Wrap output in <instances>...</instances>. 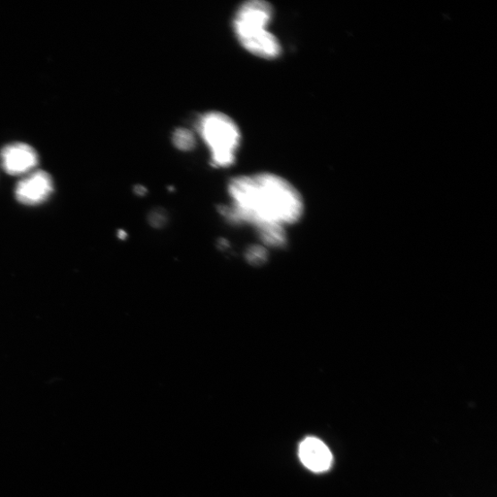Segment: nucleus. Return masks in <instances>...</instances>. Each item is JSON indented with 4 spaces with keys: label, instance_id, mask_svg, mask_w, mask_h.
Instances as JSON below:
<instances>
[{
    "label": "nucleus",
    "instance_id": "2",
    "mask_svg": "<svg viewBox=\"0 0 497 497\" xmlns=\"http://www.w3.org/2000/svg\"><path fill=\"white\" fill-rule=\"evenodd\" d=\"M272 17L273 8L269 3L252 0L241 6L234 20V29L241 45L264 59H275L282 53L279 41L268 30Z\"/></svg>",
    "mask_w": 497,
    "mask_h": 497
},
{
    "label": "nucleus",
    "instance_id": "5",
    "mask_svg": "<svg viewBox=\"0 0 497 497\" xmlns=\"http://www.w3.org/2000/svg\"><path fill=\"white\" fill-rule=\"evenodd\" d=\"M4 170L10 176L28 175L35 170L39 159V154L30 146L24 143H13L4 148L0 152Z\"/></svg>",
    "mask_w": 497,
    "mask_h": 497
},
{
    "label": "nucleus",
    "instance_id": "10",
    "mask_svg": "<svg viewBox=\"0 0 497 497\" xmlns=\"http://www.w3.org/2000/svg\"><path fill=\"white\" fill-rule=\"evenodd\" d=\"M118 236H119L120 239H124V237H125L124 232V231H120Z\"/></svg>",
    "mask_w": 497,
    "mask_h": 497
},
{
    "label": "nucleus",
    "instance_id": "8",
    "mask_svg": "<svg viewBox=\"0 0 497 497\" xmlns=\"http://www.w3.org/2000/svg\"><path fill=\"white\" fill-rule=\"evenodd\" d=\"M245 258L251 264L261 265L268 261L269 252L263 246L254 245L247 250Z\"/></svg>",
    "mask_w": 497,
    "mask_h": 497
},
{
    "label": "nucleus",
    "instance_id": "4",
    "mask_svg": "<svg viewBox=\"0 0 497 497\" xmlns=\"http://www.w3.org/2000/svg\"><path fill=\"white\" fill-rule=\"evenodd\" d=\"M54 191L53 179L45 171H33L21 179L15 189L17 201L26 206H38L47 201Z\"/></svg>",
    "mask_w": 497,
    "mask_h": 497
},
{
    "label": "nucleus",
    "instance_id": "1",
    "mask_svg": "<svg viewBox=\"0 0 497 497\" xmlns=\"http://www.w3.org/2000/svg\"><path fill=\"white\" fill-rule=\"evenodd\" d=\"M232 203L220 213L229 221L253 226L257 231L284 227L301 220L304 198L293 184L273 174L238 176L228 184Z\"/></svg>",
    "mask_w": 497,
    "mask_h": 497
},
{
    "label": "nucleus",
    "instance_id": "9",
    "mask_svg": "<svg viewBox=\"0 0 497 497\" xmlns=\"http://www.w3.org/2000/svg\"><path fill=\"white\" fill-rule=\"evenodd\" d=\"M136 193H139V194H144L146 193V190L142 186H138L136 188Z\"/></svg>",
    "mask_w": 497,
    "mask_h": 497
},
{
    "label": "nucleus",
    "instance_id": "6",
    "mask_svg": "<svg viewBox=\"0 0 497 497\" xmlns=\"http://www.w3.org/2000/svg\"><path fill=\"white\" fill-rule=\"evenodd\" d=\"M300 458L304 466L313 472L327 471L333 461L328 447L320 440L308 438L300 446Z\"/></svg>",
    "mask_w": 497,
    "mask_h": 497
},
{
    "label": "nucleus",
    "instance_id": "7",
    "mask_svg": "<svg viewBox=\"0 0 497 497\" xmlns=\"http://www.w3.org/2000/svg\"><path fill=\"white\" fill-rule=\"evenodd\" d=\"M174 145L183 151H189L195 147V138L186 128H178L174 133Z\"/></svg>",
    "mask_w": 497,
    "mask_h": 497
},
{
    "label": "nucleus",
    "instance_id": "3",
    "mask_svg": "<svg viewBox=\"0 0 497 497\" xmlns=\"http://www.w3.org/2000/svg\"><path fill=\"white\" fill-rule=\"evenodd\" d=\"M199 132L210 150L216 167L227 168L234 164L241 142V133L234 120L223 113L210 112L199 121Z\"/></svg>",
    "mask_w": 497,
    "mask_h": 497
}]
</instances>
